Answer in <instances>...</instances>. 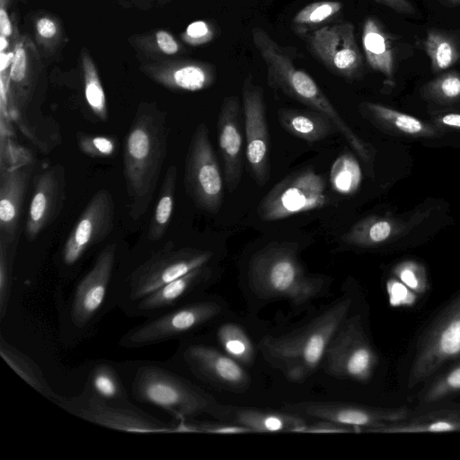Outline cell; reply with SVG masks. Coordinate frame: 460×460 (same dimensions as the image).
Masks as SVG:
<instances>
[{
    "mask_svg": "<svg viewBox=\"0 0 460 460\" xmlns=\"http://www.w3.org/2000/svg\"><path fill=\"white\" fill-rule=\"evenodd\" d=\"M167 115L156 103L142 102L127 132L123 153L129 215L138 220L153 199L167 155Z\"/></svg>",
    "mask_w": 460,
    "mask_h": 460,
    "instance_id": "obj_1",
    "label": "cell"
},
{
    "mask_svg": "<svg viewBox=\"0 0 460 460\" xmlns=\"http://www.w3.org/2000/svg\"><path fill=\"white\" fill-rule=\"evenodd\" d=\"M13 0H0V35L9 39L13 45L20 35L14 22V17L10 16V7Z\"/></svg>",
    "mask_w": 460,
    "mask_h": 460,
    "instance_id": "obj_48",
    "label": "cell"
},
{
    "mask_svg": "<svg viewBox=\"0 0 460 460\" xmlns=\"http://www.w3.org/2000/svg\"><path fill=\"white\" fill-rule=\"evenodd\" d=\"M178 170L174 164L167 167L164 176L159 199L150 222L147 239L160 241L167 231L174 208Z\"/></svg>",
    "mask_w": 460,
    "mask_h": 460,
    "instance_id": "obj_34",
    "label": "cell"
},
{
    "mask_svg": "<svg viewBox=\"0 0 460 460\" xmlns=\"http://www.w3.org/2000/svg\"><path fill=\"white\" fill-rule=\"evenodd\" d=\"M213 253L178 247L168 241L146 258L119 270L114 283V303L124 314L137 302L188 272L208 265Z\"/></svg>",
    "mask_w": 460,
    "mask_h": 460,
    "instance_id": "obj_6",
    "label": "cell"
},
{
    "mask_svg": "<svg viewBox=\"0 0 460 460\" xmlns=\"http://www.w3.org/2000/svg\"><path fill=\"white\" fill-rule=\"evenodd\" d=\"M234 419L252 432H280L298 430L306 421L296 414L277 411H266L250 408H241L234 411Z\"/></svg>",
    "mask_w": 460,
    "mask_h": 460,
    "instance_id": "obj_32",
    "label": "cell"
},
{
    "mask_svg": "<svg viewBox=\"0 0 460 460\" xmlns=\"http://www.w3.org/2000/svg\"><path fill=\"white\" fill-rule=\"evenodd\" d=\"M327 374L339 379L365 383L376 367L377 356L359 314L347 317L331 340L323 357Z\"/></svg>",
    "mask_w": 460,
    "mask_h": 460,
    "instance_id": "obj_10",
    "label": "cell"
},
{
    "mask_svg": "<svg viewBox=\"0 0 460 460\" xmlns=\"http://www.w3.org/2000/svg\"><path fill=\"white\" fill-rule=\"evenodd\" d=\"M246 136L245 156L250 172L259 186L270 179V137L263 90L247 76L242 87Z\"/></svg>",
    "mask_w": 460,
    "mask_h": 460,
    "instance_id": "obj_15",
    "label": "cell"
},
{
    "mask_svg": "<svg viewBox=\"0 0 460 460\" xmlns=\"http://www.w3.org/2000/svg\"><path fill=\"white\" fill-rule=\"evenodd\" d=\"M79 61L86 104L98 120L106 122L109 119V110L105 92L96 65L87 48H82Z\"/></svg>",
    "mask_w": 460,
    "mask_h": 460,
    "instance_id": "obj_35",
    "label": "cell"
},
{
    "mask_svg": "<svg viewBox=\"0 0 460 460\" xmlns=\"http://www.w3.org/2000/svg\"><path fill=\"white\" fill-rule=\"evenodd\" d=\"M298 432L302 433H347V432H358V429L354 427L336 423L331 420H322L321 421L305 424L303 426Z\"/></svg>",
    "mask_w": 460,
    "mask_h": 460,
    "instance_id": "obj_49",
    "label": "cell"
},
{
    "mask_svg": "<svg viewBox=\"0 0 460 460\" xmlns=\"http://www.w3.org/2000/svg\"><path fill=\"white\" fill-rule=\"evenodd\" d=\"M248 280L260 297L288 299L296 305L318 296L325 284L323 278L305 271L297 243L288 242H272L257 251L249 261Z\"/></svg>",
    "mask_w": 460,
    "mask_h": 460,
    "instance_id": "obj_5",
    "label": "cell"
},
{
    "mask_svg": "<svg viewBox=\"0 0 460 460\" xmlns=\"http://www.w3.org/2000/svg\"><path fill=\"white\" fill-rule=\"evenodd\" d=\"M435 125L441 128L460 129V112H450L438 115L434 119Z\"/></svg>",
    "mask_w": 460,
    "mask_h": 460,
    "instance_id": "obj_51",
    "label": "cell"
},
{
    "mask_svg": "<svg viewBox=\"0 0 460 460\" xmlns=\"http://www.w3.org/2000/svg\"><path fill=\"white\" fill-rule=\"evenodd\" d=\"M448 3L454 4H459L460 0H446Z\"/></svg>",
    "mask_w": 460,
    "mask_h": 460,
    "instance_id": "obj_52",
    "label": "cell"
},
{
    "mask_svg": "<svg viewBox=\"0 0 460 460\" xmlns=\"http://www.w3.org/2000/svg\"><path fill=\"white\" fill-rule=\"evenodd\" d=\"M216 37V28L212 22L198 20L190 22L181 32V40L190 46L198 47L212 41Z\"/></svg>",
    "mask_w": 460,
    "mask_h": 460,
    "instance_id": "obj_45",
    "label": "cell"
},
{
    "mask_svg": "<svg viewBox=\"0 0 460 460\" xmlns=\"http://www.w3.org/2000/svg\"><path fill=\"white\" fill-rule=\"evenodd\" d=\"M0 355L10 367L31 388L55 403L60 394L49 385L40 367L23 352L8 343L3 335L0 339Z\"/></svg>",
    "mask_w": 460,
    "mask_h": 460,
    "instance_id": "obj_31",
    "label": "cell"
},
{
    "mask_svg": "<svg viewBox=\"0 0 460 460\" xmlns=\"http://www.w3.org/2000/svg\"><path fill=\"white\" fill-rule=\"evenodd\" d=\"M350 305V298L341 299L291 332L264 337L259 347L267 361L288 379L301 382L323 361L331 340L348 317Z\"/></svg>",
    "mask_w": 460,
    "mask_h": 460,
    "instance_id": "obj_4",
    "label": "cell"
},
{
    "mask_svg": "<svg viewBox=\"0 0 460 460\" xmlns=\"http://www.w3.org/2000/svg\"><path fill=\"white\" fill-rule=\"evenodd\" d=\"M418 414H411L403 420L367 429L377 433H441L460 431V404L444 405Z\"/></svg>",
    "mask_w": 460,
    "mask_h": 460,
    "instance_id": "obj_24",
    "label": "cell"
},
{
    "mask_svg": "<svg viewBox=\"0 0 460 460\" xmlns=\"http://www.w3.org/2000/svg\"><path fill=\"white\" fill-rule=\"evenodd\" d=\"M424 49L435 73L451 67L460 58V49L456 39L441 31L431 29L428 31Z\"/></svg>",
    "mask_w": 460,
    "mask_h": 460,
    "instance_id": "obj_36",
    "label": "cell"
},
{
    "mask_svg": "<svg viewBox=\"0 0 460 460\" xmlns=\"http://www.w3.org/2000/svg\"><path fill=\"white\" fill-rule=\"evenodd\" d=\"M421 94L443 104L460 102V74L449 71L438 75L423 86Z\"/></svg>",
    "mask_w": 460,
    "mask_h": 460,
    "instance_id": "obj_41",
    "label": "cell"
},
{
    "mask_svg": "<svg viewBox=\"0 0 460 460\" xmlns=\"http://www.w3.org/2000/svg\"><path fill=\"white\" fill-rule=\"evenodd\" d=\"M359 107L366 118L385 130L420 137H438L442 132L436 125L379 103L365 102Z\"/></svg>",
    "mask_w": 460,
    "mask_h": 460,
    "instance_id": "obj_25",
    "label": "cell"
},
{
    "mask_svg": "<svg viewBox=\"0 0 460 460\" xmlns=\"http://www.w3.org/2000/svg\"><path fill=\"white\" fill-rule=\"evenodd\" d=\"M55 404L69 414L107 429L133 433H164L178 429L173 420L151 414L134 401H105L84 389L75 396L61 395Z\"/></svg>",
    "mask_w": 460,
    "mask_h": 460,
    "instance_id": "obj_7",
    "label": "cell"
},
{
    "mask_svg": "<svg viewBox=\"0 0 460 460\" xmlns=\"http://www.w3.org/2000/svg\"><path fill=\"white\" fill-rule=\"evenodd\" d=\"M277 116L286 131L309 143L323 140L336 130L325 114L312 109L280 108Z\"/></svg>",
    "mask_w": 460,
    "mask_h": 460,
    "instance_id": "obj_26",
    "label": "cell"
},
{
    "mask_svg": "<svg viewBox=\"0 0 460 460\" xmlns=\"http://www.w3.org/2000/svg\"><path fill=\"white\" fill-rule=\"evenodd\" d=\"M118 262V243L106 244L75 283L69 297L59 302V337L65 346L74 347L92 336L102 319L116 307L114 283Z\"/></svg>",
    "mask_w": 460,
    "mask_h": 460,
    "instance_id": "obj_3",
    "label": "cell"
},
{
    "mask_svg": "<svg viewBox=\"0 0 460 460\" xmlns=\"http://www.w3.org/2000/svg\"><path fill=\"white\" fill-rule=\"evenodd\" d=\"M34 42L41 58H50L66 44V31L58 15L40 10L31 16Z\"/></svg>",
    "mask_w": 460,
    "mask_h": 460,
    "instance_id": "obj_33",
    "label": "cell"
},
{
    "mask_svg": "<svg viewBox=\"0 0 460 460\" xmlns=\"http://www.w3.org/2000/svg\"><path fill=\"white\" fill-rule=\"evenodd\" d=\"M407 227V224L393 217L370 216L354 224L341 241L349 245L372 247L396 238Z\"/></svg>",
    "mask_w": 460,
    "mask_h": 460,
    "instance_id": "obj_27",
    "label": "cell"
},
{
    "mask_svg": "<svg viewBox=\"0 0 460 460\" xmlns=\"http://www.w3.org/2000/svg\"><path fill=\"white\" fill-rule=\"evenodd\" d=\"M387 291L390 295V301L394 305H411L415 302L417 296L415 292L394 277L387 282Z\"/></svg>",
    "mask_w": 460,
    "mask_h": 460,
    "instance_id": "obj_46",
    "label": "cell"
},
{
    "mask_svg": "<svg viewBox=\"0 0 460 460\" xmlns=\"http://www.w3.org/2000/svg\"><path fill=\"white\" fill-rule=\"evenodd\" d=\"M392 273L417 295H423L429 288L425 267L418 261L411 260L401 261L393 268Z\"/></svg>",
    "mask_w": 460,
    "mask_h": 460,
    "instance_id": "obj_43",
    "label": "cell"
},
{
    "mask_svg": "<svg viewBox=\"0 0 460 460\" xmlns=\"http://www.w3.org/2000/svg\"><path fill=\"white\" fill-rule=\"evenodd\" d=\"M34 162L27 154L1 157L0 240L16 246L21 215Z\"/></svg>",
    "mask_w": 460,
    "mask_h": 460,
    "instance_id": "obj_17",
    "label": "cell"
},
{
    "mask_svg": "<svg viewBox=\"0 0 460 460\" xmlns=\"http://www.w3.org/2000/svg\"><path fill=\"white\" fill-rule=\"evenodd\" d=\"M287 408L310 417L354 427L358 431L403 420L412 413L405 407L378 408L331 402H303L288 404Z\"/></svg>",
    "mask_w": 460,
    "mask_h": 460,
    "instance_id": "obj_19",
    "label": "cell"
},
{
    "mask_svg": "<svg viewBox=\"0 0 460 460\" xmlns=\"http://www.w3.org/2000/svg\"><path fill=\"white\" fill-rule=\"evenodd\" d=\"M128 40L143 62L180 58L186 53L182 43L172 33L164 29L134 34L129 36Z\"/></svg>",
    "mask_w": 460,
    "mask_h": 460,
    "instance_id": "obj_30",
    "label": "cell"
},
{
    "mask_svg": "<svg viewBox=\"0 0 460 460\" xmlns=\"http://www.w3.org/2000/svg\"><path fill=\"white\" fill-rule=\"evenodd\" d=\"M139 70L149 79L174 92H199L212 86L215 66L208 62L181 58L142 62Z\"/></svg>",
    "mask_w": 460,
    "mask_h": 460,
    "instance_id": "obj_21",
    "label": "cell"
},
{
    "mask_svg": "<svg viewBox=\"0 0 460 460\" xmlns=\"http://www.w3.org/2000/svg\"><path fill=\"white\" fill-rule=\"evenodd\" d=\"M326 201L322 175L304 169L276 183L260 201L257 213L262 221H277L323 208Z\"/></svg>",
    "mask_w": 460,
    "mask_h": 460,
    "instance_id": "obj_13",
    "label": "cell"
},
{
    "mask_svg": "<svg viewBox=\"0 0 460 460\" xmlns=\"http://www.w3.org/2000/svg\"><path fill=\"white\" fill-rule=\"evenodd\" d=\"M459 356L460 292L442 308L420 338L409 373V388L434 377Z\"/></svg>",
    "mask_w": 460,
    "mask_h": 460,
    "instance_id": "obj_8",
    "label": "cell"
},
{
    "mask_svg": "<svg viewBox=\"0 0 460 460\" xmlns=\"http://www.w3.org/2000/svg\"><path fill=\"white\" fill-rule=\"evenodd\" d=\"M84 389L105 401H133L115 362L102 360L94 363L87 374Z\"/></svg>",
    "mask_w": 460,
    "mask_h": 460,
    "instance_id": "obj_29",
    "label": "cell"
},
{
    "mask_svg": "<svg viewBox=\"0 0 460 460\" xmlns=\"http://www.w3.org/2000/svg\"><path fill=\"white\" fill-rule=\"evenodd\" d=\"M32 183L24 227L29 242L37 239L60 214L66 199V169L60 164L49 165L34 175Z\"/></svg>",
    "mask_w": 460,
    "mask_h": 460,
    "instance_id": "obj_18",
    "label": "cell"
},
{
    "mask_svg": "<svg viewBox=\"0 0 460 460\" xmlns=\"http://www.w3.org/2000/svg\"><path fill=\"white\" fill-rule=\"evenodd\" d=\"M187 427L189 431L216 434H243L252 432L248 428L236 422L235 424L204 422L199 423L198 425H187Z\"/></svg>",
    "mask_w": 460,
    "mask_h": 460,
    "instance_id": "obj_47",
    "label": "cell"
},
{
    "mask_svg": "<svg viewBox=\"0 0 460 460\" xmlns=\"http://www.w3.org/2000/svg\"><path fill=\"white\" fill-rule=\"evenodd\" d=\"M217 126L225 181L229 192H233L238 187L243 171L240 105L236 96L224 98Z\"/></svg>",
    "mask_w": 460,
    "mask_h": 460,
    "instance_id": "obj_23",
    "label": "cell"
},
{
    "mask_svg": "<svg viewBox=\"0 0 460 460\" xmlns=\"http://www.w3.org/2000/svg\"><path fill=\"white\" fill-rule=\"evenodd\" d=\"M308 43L313 53L331 72L349 81L362 75L363 58L351 22L323 26L308 37Z\"/></svg>",
    "mask_w": 460,
    "mask_h": 460,
    "instance_id": "obj_16",
    "label": "cell"
},
{
    "mask_svg": "<svg viewBox=\"0 0 460 460\" xmlns=\"http://www.w3.org/2000/svg\"><path fill=\"white\" fill-rule=\"evenodd\" d=\"M362 45L368 65L392 79L394 73V52L389 35L374 17H367L363 25Z\"/></svg>",
    "mask_w": 460,
    "mask_h": 460,
    "instance_id": "obj_28",
    "label": "cell"
},
{
    "mask_svg": "<svg viewBox=\"0 0 460 460\" xmlns=\"http://www.w3.org/2000/svg\"><path fill=\"white\" fill-rule=\"evenodd\" d=\"M158 2H161V3H167V2H170V1H172V0H157Z\"/></svg>",
    "mask_w": 460,
    "mask_h": 460,
    "instance_id": "obj_53",
    "label": "cell"
},
{
    "mask_svg": "<svg viewBox=\"0 0 460 460\" xmlns=\"http://www.w3.org/2000/svg\"><path fill=\"white\" fill-rule=\"evenodd\" d=\"M221 305L212 300L195 299L128 330L119 340L120 348L136 349L184 338L215 319Z\"/></svg>",
    "mask_w": 460,
    "mask_h": 460,
    "instance_id": "obj_9",
    "label": "cell"
},
{
    "mask_svg": "<svg viewBox=\"0 0 460 460\" xmlns=\"http://www.w3.org/2000/svg\"><path fill=\"white\" fill-rule=\"evenodd\" d=\"M361 170L350 154L340 155L333 163L330 181L333 190L341 194H352L360 185Z\"/></svg>",
    "mask_w": 460,
    "mask_h": 460,
    "instance_id": "obj_39",
    "label": "cell"
},
{
    "mask_svg": "<svg viewBox=\"0 0 460 460\" xmlns=\"http://www.w3.org/2000/svg\"><path fill=\"white\" fill-rule=\"evenodd\" d=\"M342 9L343 4L339 1H316L298 11L293 18V23L298 30L306 31L313 27L333 20Z\"/></svg>",
    "mask_w": 460,
    "mask_h": 460,
    "instance_id": "obj_40",
    "label": "cell"
},
{
    "mask_svg": "<svg viewBox=\"0 0 460 460\" xmlns=\"http://www.w3.org/2000/svg\"><path fill=\"white\" fill-rule=\"evenodd\" d=\"M217 340L226 354L243 365L252 363L254 346L246 332L238 324L226 323L217 331Z\"/></svg>",
    "mask_w": 460,
    "mask_h": 460,
    "instance_id": "obj_38",
    "label": "cell"
},
{
    "mask_svg": "<svg viewBox=\"0 0 460 460\" xmlns=\"http://www.w3.org/2000/svg\"><path fill=\"white\" fill-rule=\"evenodd\" d=\"M75 138L80 152L92 158H110L118 151V140L113 136L91 135L77 131Z\"/></svg>",
    "mask_w": 460,
    "mask_h": 460,
    "instance_id": "obj_42",
    "label": "cell"
},
{
    "mask_svg": "<svg viewBox=\"0 0 460 460\" xmlns=\"http://www.w3.org/2000/svg\"><path fill=\"white\" fill-rule=\"evenodd\" d=\"M184 185L194 204L208 213H217L223 200V180L211 145L208 129L199 123L190 138L184 169Z\"/></svg>",
    "mask_w": 460,
    "mask_h": 460,
    "instance_id": "obj_12",
    "label": "cell"
},
{
    "mask_svg": "<svg viewBox=\"0 0 460 460\" xmlns=\"http://www.w3.org/2000/svg\"><path fill=\"white\" fill-rule=\"evenodd\" d=\"M41 58L34 40L20 34L13 45L9 75H1V89L13 111H22L31 102L43 71Z\"/></svg>",
    "mask_w": 460,
    "mask_h": 460,
    "instance_id": "obj_20",
    "label": "cell"
},
{
    "mask_svg": "<svg viewBox=\"0 0 460 460\" xmlns=\"http://www.w3.org/2000/svg\"><path fill=\"white\" fill-rule=\"evenodd\" d=\"M460 394V361L432 377L419 394V404L430 407Z\"/></svg>",
    "mask_w": 460,
    "mask_h": 460,
    "instance_id": "obj_37",
    "label": "cell"
},
{
    "mask_svg": "<svg viewBox=\"0 0 460 460\" xmlns=\"http://www.w3.org/2000/svg\"><path fill=\"white\" fill-rule=\"evenodd\" d=\"M211 270L208 265L197 268L145 296L125 314L150 318L195 300L194 296L208 282Z\"/></svg>",
    "mask_w": 460,
    "mask_h": 460,
    "instance_id": "obj_22",
    "label": "cell"
},
{
    "mask_svg": "<svg viewBox=\"0 0 460 460\" xmlns=\"http://www.w3.org/2000/svg\"><path fill=\"white\" fill-rule=\"evenodd\" d=\"M115 216L111 193L102 189L90 199L75 222L60 252L59 262L64 278H72L86 252L111 234Z\"/></svg>",
    "mask_w": 460,
    "mask_h": 460,
    "instance_id": "obj_11",
    "label": "cell"
},
{
    "mask_svg": "<svg viewBox=\"0 0 460 460\" xmlns=\"http://www.w3.org/2000/svg\"><path fill=\"white\" fill-rule=\"evenodd\" d=\"M378 4L385 5L396 13L412 15L416 13L413 4L409 0H373Z\"/></svg>",
    "mask_w": 460,
    "mask_h": 460,
    "instance_id": "obj_50",
    "label": "cell"
},
{
    "mask_svg": "<svg viewBox=\"0 0 460 460\" xmlns=\"http://www.w3.org/2000/svg\"><path fill=\"white\" fill-rule=\"evenodd\" d=\"M131 399L179 422L202 414L220 418L225 408L203 389L177 372L168 361L118 363Z\"/></svg>",
    "mask_w": 460,
    "mask_h": 460,
    "instance_id": "obj_2",
    "label": "cell"
},
{
    "mask_svg": "<svg viewBox=\"0 0 460 460\" xmlns=\"http://www.w3.org/2000/svg\"><path fill=\"white\" fill-rule=\"evenodd\" d=\"M168 362L217 387L243 391L250 385V376L239 362L202 342L183 341Z\"/></svg>",
    "mask_w": 460,
    "mask_h": 460,
    "instance_id": "obj_14",
    "label": "cell"
},
{
    "mask_svg": "<svg viewBox=\"0 0 460 460\" xmlns=\"http://www.w3.org/2000/svg\"><path fill=\"white\" fill-rule=\"evenodd\" d=\"M15 247L0 240V313L4 317L12 285V267Z\"/></svg>",
    "mask_w": 460,
    "mask_h": 460,
    "instance_id": "obj_44",
    "label": "cell"
}]
</instances>
